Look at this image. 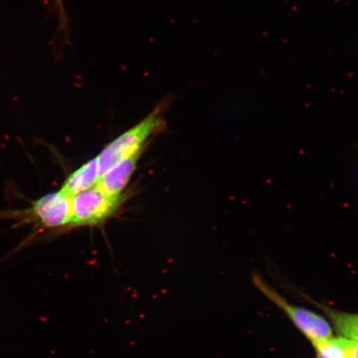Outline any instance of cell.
<instances>
[{
  "instance_id": "cell-1",
  "label": "cell",
  "mask_w": 358,
  "mask_h": 358,
  "mask_svg": "<svg viewBox=\"0 0 358 358\" xmlns=\"http://www.w3.org/2000/svg\"><path fill=\"white\" fill-rule=\"evenodd\" d=\"M71 217L73 196L62 190L41 196L29 208L0 212V218L15 221V226L34 225V231L19 246L20 249L32 243L41 232L69 229Z\"/></svg>"
},
{
  "instance_id": "cell-2",
  "label": "cell",
  "mask_w": 358,
  "mask_h": 358,
  "mask_svg": "<svg viewBox=\"0 0 358 358\" xmlns=\"http://www.w3.org/2000/svg\"><path fill=\"white\" fill-rule=\"evenodd\" d=\"M169 105V99L161 101L140 123L120 134L105 147L96 157L101 176L119 161L142 150L150 136L163 127L164 112Z\"/></svg>"
},
{
  "instance_id": "cell-3",
  "label": "cell",
  "mask_w": 358,
  "mask_h": 358,
  "mask_svg": "<svg viewBox=\"0 0 358 358\" xmlns=\"http://www.w3.org/2000/svg\"><path fill=\"white\" fill-rule=\"evenodd\" d=\"M255 285L259 291L266 295L268 299L275 304V306L284 311L296 328L301 331L310 343H315L333 337V329L330 324L324 317L306 308L295 306L289 303L281 296L277 291L264 281L261 276L255 275L253 276Z\"/></svg>"
},
{
  "instance_id": "cell-4",
  "label": "cell",
  "mask_w": 358,
  "mask_h": 358,
  "mask_svg": "<svg viewBox=\"0 0 358 358\" xmlns=\"http://www.w3.org/2000/svg\"><path fill=\"white\" fill-rule=\"evenodd\" d=\"M122 196H110L97 186L73 196V217L69 228L99 225L117 212Z\"/></svg>"
},
{
  "instance_id": "cell-5",
  "label": "cell",
  "mask_w": 358,
  "mask_h": 358,
  "mask_svg": "<svg viewBox=\"0 0 358 358\" xmlns=\"http://www.w3.org/2000/svg\"><path fill=\"white\" fill-rule=\"evenodd\" d=\"M142 150L131 156L119 161L113 166L102 174L96 186L110 196H122V192L128 185L136 171Z\"/></svg>"
},
{
  "instance_id": "cell-6",
  "label": "cell",
  "mask_w": 358,
  "mask_h": 358,
  "mask_svg": "<svg viewBox=\"0 0 358 358\" xmlns=\"http://www.w3.org/2000/svg\"><path fill=\"white\" fill-rule=\"evenodd\" d=\"M101 178L97 159H92L71 173L62 185V191L71 196L96 186Z\"/></svg>"
},
{
  "instance_id": "cell-7",
  "label": "cell",
  "mask_w": 358,
  "mask_h": 358,
  "mask_svg": "<svg viewBox=\"0 0 358 358\" xmlns=\"http://www.w3.org/2000/svg\"><path fill=\"white\" fill-rule=\"evenodd\" d=\"M308 299L325 313V315L332 322L340 337L358 340V313L336 310L326 304L315 302L311 298Z\"/></svg>"
},
{
  "instance_id": "cell-8",
  "label": "cell",
  "mask_w": 358,
  "mask_h": 358,
  "mask_svg": "<svg viewBox=\"0 0 358 358\" xmlns=\"http://www.w3.org/2000/svg\"><path fill=\"white\" fill-rule=\"evenodd\" d=\"M312 345L317 358H352L350 339L331 337L312 343Z\"/></svg>"
},
{
  "instance_id": "cell-9",
  "label": "cell",
  "mask_w": 358,
  "mask_h": 358,
  "mask_svg": "<svg viewBox=\"0 0 358 358\" xmlns=\"http://www.w3.org/2000/svg\"><path fill=\"white\" fill-rule=\"evenodd\" d=\"M50 8L52 15L57 17L58 30L56 38H58L62 48L64 45H70L69 20L64 0H50Z\"/></svg>"
},
{
  "instance_id": "cell-10",
  "label": "cell",
  "mask_w": 358,
  "mask_h": 358,
  "mask_svg": "<svg viewBox=\"0 0 358 358\" xmlns=\"http://www.w3.org/2000/svg\"><path fill=\"white\" fill-rule=\"evenodd\" d=\"M351 355L352 358H358V340H351Z\"/></svg>"
}]
</instances>
